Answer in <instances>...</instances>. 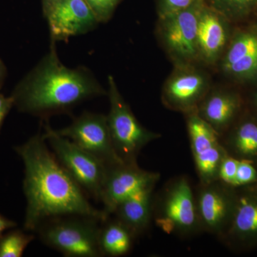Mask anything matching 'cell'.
<instances>
[{"label": "cell", "mask_w": 257, "mask_h": 257, "mask_svg": "<svg viewBox=\"0 0 257 257\" xmlns=\"http://www.w3.org/2000/svg\"><path fill=\"white\" fill-rule=\"evenodd\" d=\"M15 151L25 165L23 189L27 200L24 228L35 232L43 221L67 215L92 216L104 220L102 210L93 207L85 193L49 150L41 133Z\"/></svg>", "instance_id": "6da1fadb"}, {"label": "cell", "mask_w": 257, "mask_h": 257, "mask_svg": "<svg viewBox=\"0 0 257 257\" xmlns=\"http://www.w3.org/2000/svg\"><path fill=\"white\" fill-rule=\"evenodd\" d=\"M105 94L89 69L62 64L56 42L51 41L48 53L18 83L11 96L19 111L46 119L68 114L83 101Z\"/></svg>", "instance_id": "7a4b0ae2"}, {"label": "cell", "mask_w": 257, "mask_h": 257, "mask_svg": "<svg viewBox=\"0 0 257 257\" xmlns=\"http://www.w3.org/2000/svg\"><path fill=\"white\" fill-rule=\"evenodd\" d=\"M101 219L67 215L47 219L35 233L42 243L67 257L102 256L99 246Z\"/></svg>", "instance_id": "3957f363"}, {"label": "cell", "mask_w": 257, "mask_h": 257, "mask_svg": "<svg viewBox=\"0 0 257 257\" xmlns=\"http://www.w3.org/2000/svg\"><path fill=\"white\" fill-rule=\"evenodd\" d=\"M153 219L166 234L189 237L202 231L195 194L187 177L172 179L153 200Z\"/></svg>", "instance_id": "277c9868"}, {"label": "cell", "mask_w": 257, "mask_h": 257, "mask_svg": "<svg viewBox=\"0 0 257 257\" xmlns=\"http://www.w3.org/2000/svg\"><path fill=\"white\" fill-rule=\"evenodd\" d=\"M108 83L110 110L106 119L113 146L124 163L137 164L139 154L144 147L161 135L147 130L139 122L111 76L108 77Z\"/></svg>", "instance_id": "5b68a950"}, {"label": "cell", "mask_w": 257, "mask_h": 257, "mask_svg": "<svg viewBox=\"0 0 257 257\" xmlns=\"http://www.w3.org/2000/svg\"><path fill=\"white\" fill-rule=\"evenodd\" d=\"M44 138L64 170L85 194L100 201L107 170L105 164L69 139L61 136L48 122L44 125Z\"/></svg>", "instance_id": "8992f818"}, {"label": "cell", "mask_w": 257, "mask_h": 257, "mask_svg": "<svg viewBox=\"0 0 257 257\" xmlns=\"http://www.w3.org/2000/svg\"><path fill=\"white\" fill-rule=\"evenodd\" d=\"M56 131L107 167L124 164L115 152L105 115L84 111L68 126Z\"/></svg>", "instance_id": "52a82bcc"}, {"label": "cell", "mask_w": 257, "mask_h": 257, "mask_svg": "<svg viewBox=\"0 0 257 257\" xmlns=\"http://www.w3.org/2000/svg\"><path fill=\"white\" fill-rule=\"evenodd\" d=\"M187 128L199 182L207 184L217 180L221 162L228 155L220 136L196 110L188 113Z\"/></svg>", "instance_id": "ba28073f"}, {"label": "cell", "mask_w": 257, "mask_h": 257, "mask_svg": "<svg viewBox=\"0 0 257 257\" xmlns=\"http://www.w3.org/2000/svg\"><path fill=\"white\" fill-rule=\"evenodd\" d=\"M160 177L157 172L142 170L138 163L107 167L100 197L104 215L110 216L120 203L140 191L155 187Z\"/></svg>", "instance_id": "9c48e42d"}, {"label": "cell", "mask_w": 257, "mask_h": 257, "mask_svg": "<svg viewBox=\"0 0 257 257\" xmlns=\"http://www.w3.org/2000/svg\"><path fill=\"white\" fill-rule=\"evenodd\" d=\"M230 187L219 179L211 183L199 184L195 198L202 231L215 235L218 238L222 237L226 232L236 201L230 194Z\"/></svg>", "instance_id": "30bf717a"}, {"label": "cell", "mask_w": 257, "mask_h": 257, "mask_svg": "<svg viewBox=\"0 0 257 257\" xmlns=\"http://www.w3.org/2000/svg\"><path fill=\"white\" fill-rule=\"evenodd\" d=\"M50 27L51 41L67 42L84 35L99 23L85 0H56L45 15Z\"/></svg>", "instance_id": "8fae6325"}, {"label": "cell", "mask_w": 257, "mask_h": 257, "mask_svg": "<svg viewBox=\"0 0 257 257\" xmlns=\"http://www.w3.org/2000/svg\"><path fill=\"white\" fill-rule=\"evenodd\" d=\"M204 9L202 0H196L186 9L162 17L166 42L177 55L192 57L197 53L198 24Z\"/></svg>", "instance_id": "7c38bea8"}, {"label": "cell", "mask_w": 257, "mask_h": 257, "mask_svg": "<svg viewBox=\"0 0 257 257\" xmlns=\"http://www.w3.org/2000/svg\"><path fill=\"white\" fill-rule=\"evenodd\" d=\"M154 189L155 187L144 189L125 199L112 214L136 238L148 229L153 219Z\"/></svg>", "instance_id": "4fadbf2b"}, {"label": "cell", "mask_w": 257, "mask_h": 257, "mask_svg": "<svg viewBox=\"0 0 257 257\" xmlns=\"http://www.w3.org/2000/svg\"><path fill=\"white\" fill-rule=\"evenodd\" d=\"M205 88V82L200 74H179L167 84L165 100L173 109L189 113L197 109Z\"/></svg>", "instance_id": "5bb4252c"}, {"label": "cell", "mask_w": 257, "mask_h": 257, "mask_svg": "<svg viewBox=\"0 0 257 257\" xmlns=\"http://www.w3.org/2000/svg\"><path fill=\"white\" fill-rule=\"evenodd\" d=\"M239 102L231 94L214 93L203 101L196 111L221 136L237 111Z\"/></svg>", "instance_id": "9a60e30c"}, {"label": "cell", "mask_w": 257, "mask_h": 257, "mask_svg": "<svg viewBox=\"0 0 257 257\" xmlns=\"http://www.w3.org/2000/svg\"><path fill=\"white\" fill-rule=\"evenodd\" d=\"M222 239L241 241L257 238V197L245 194L236 199L232 217Z\"/></svg>", "instance_id": "2e32d148"}, {"label": "cell", "mask_w": 257, "mask_h": 257, "mask_svg": "<svg viewBox=\"0 0 257 257\" xmlns=\"http://www.w3.org/2000/svg\"><path fill=\"white\" fill-rule=\"evenodd\" d=\"M132 231L119 219L107 217L101 221L99 246L102 256H125L131 251L134 240Z\"/></svg>", "instance_id": "e0dca14e"}, {"label": "cell", "mask_w": 257, "mask_h": 257, "mask_svg": "<svg viewBox=\"0 0 257 257\" xmlns=\"http://www.w3.org/2000/svg\"><path fill=\"white\" fill-rule=\"evenodd\" d=\"M226 37L220 18L211 10H203L197 30L198 49L203 55L208 60H214L224 46Z\"/></svg>", "instance_id": "ac0fdd59"}, {"label": "cell", "mask_w": 257, "mask_h": 257, "mask_svg": "<svg viewBox=\"0 0 257 257\" xmlns=\"http://www.w3.org/2000/svg\"><path fill=\"white\" fill-rule=\"evenodd\" d=\"M224 148L231 147L240 157V160H249L257 156V124L246 121L240 125L228 145H223Z\"/></svg>", "instance_id": "d6986e66"}, {"label": "cell", "mask_w": 257, "mask_h": 257, "mask_svg": "<svg viewBox=\"0 0 257 257\" xmlns=\"http://www.w3.org/2000/svg\"><path fill=\"white\" fill-rule=\"evenodd\" d=\"M35 237V235L21 230L4 233L0 236V257L23 256L24 251Z\"/></svg>", "instance_id": "ffe728a7"}, {"label": "cell", "mask_w": 257, "mask_h": 257, "mask_svg": "<svg viewBox=\"0 0 257 257\" xmlns=\"http://www.w3.org/2000/svg\"><path fill=\"white\" fill-rule=\"evenodd\" d=\"M257 53V37L252 34H242L236 37L225 57L224 69L240 59Z\"/></svg>", "instance_id": "44dd1931"}, {"label": "cell", "mask_w": 257, "mask_h": 257, "mask_svg": "<svg viewBox=\"0 0 257 257\" xmlns=\"http://www.w3.org/2000/svg\"><path fill=\"white\" fill-rule=\"evenodd\" d=\"M228 73L239 77L257 75V53L246 56L224 68Z\"/></svg>", "instance_id": "7402d4cb"}, {"label": "cell", "mask_w": 257, "mask_h": 257, "mask_svg": "<svg viewBox=\"0 0 257 257\" xmlns=\"http://www.w3.org/2000/svg\"><path fill=\"white\" fill-rule=\"evenodd\" d=\"M256 180L257 172L253 162L249 160H239L233 187L247 185Z\"/></svg>", "instance_id": "603a6c76"}, {"label": "cell", "mask_w": 257, "mask_h": 257, "mask_svg": "<svg viewBox=\"0 0 257 257\" xmlns=\"http://www.w3.org/2000/svg\"><path fill=\"white\" fill-rule=\"evenodd\" d=\"M239 162V159L235 158L231 155H226L223 159L219 167L218 179L223 183L233 187Z\"/></svg>", "instance_id": "cb8c5ba5"}, {"label": "cell", "mask_w": 257, "mask_h": 257, "mask_svg": "<svg viewBox=\"0 0 257 257\" xmlns=\"http://www.w3.org/2000/svg\"><path fill=\"white\" fill-rule=\"evenodd\" d=\"M85 1L94 12L99 23H102L109 20L120 0H85Z\"/></svg>", "instance_id": "d4e9b609"}, {"label": "cell", "mask_w": 257, "mask_h": 257, "mask_svg": "<svg viewBox=\"0 0 257 257\" xmlns=\"http://www.w3.org/2000/svg\"><path fill=\"white\" fill-rule=\"evenodd\" d=\"M219 9L230 14L246 13L254 5L257 0H213Z\"/></svg>", "instance_id": "484cf974"}, {"label": "cell", "mask_w": 257, "mask_h": 257, "mask_svg": "<svg viewBox=\"0 0 257 257\" xmlns=\"http://www.w3.org/2000/svg\"><path fill=\"white\" fill-rule=\"evenodd\" d=\"M195 1L196 0H162L161 15L162 17L186 9Z\"/></svg>", "instance_id": "4316f807"}, {"label": "cell", "mask_w": 257, "mask_h": 257, "mask_svg": "<svg viewBox=\"0 0 257 257\" xmlns=\"http://www.w3.org/2000/svg\"><path fill=\"white\" fill-rule=\"evenodd\" d=\"M13 106H15V102L13 96H5L0 94V131L5 118L9 114Z\"/></svg>", "instance_id": "83f0119b"}, {"label": "cell", "mask_w": 257, "mask_h": 257, "mask_svg": "<svg viewBox=\"0 0 257 257\" xmlns=\"http://www.w3.org/2000/svg\"><path fill=\"white\" fill-rule=\"evenodd\" d=\"M17 225L18 224L15 222L14 221L8 219V218L0 214V236L4 234L5 231H8L9 229H14V228L16 227Z\"/></svg>", "instance_id": "f1b7e54d"}, {"label": "cell", "mask_w": 257, "mask_h": 257, "mask_svg": "<svg viewBox=\"0 0 257 257\" xmlns=\"http://www.w3.org/2000/svg\"><path fill=\"white\" fill-rule=\"evenodd\" d=\"M7 77L6 66L3 63V61L0 59V89L4 85L5 79Z\"/></svg>", "instance_id": "f546056e"}, {"label": "cell", "mask_w": 257, "mask_h": 257, "mask_svg": "<svg viewBox=\"0 0 257 257\" xmlns=\"http://www.w3.org/2000/svg\"><path fill=\"white\" fill-rule=\"evenodd\" d=\"M55 1L56 0H42V10H43L44 15L46 14Z\"/></svg>", "instance_id": "4dcf8cb0"}]
</instances>
